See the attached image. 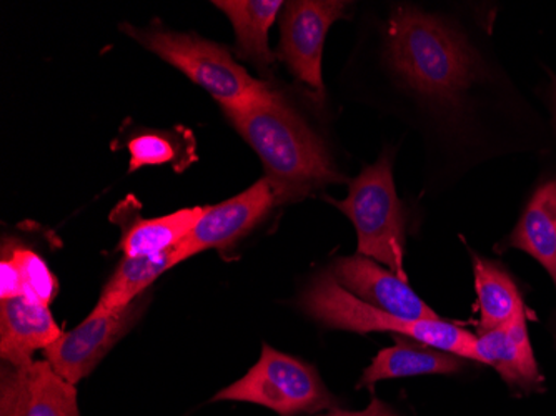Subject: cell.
<instances>
[{"instance_id": "21", "label": "cell", "mask_w": 556, "mask_h": 416, "mask_svg": "<svg viewBox=\"0 0 556 416\" xmlns=\"http://www.w3.org/2000/svg\"><path fill=\"white\" fill-rule=\"evenodd\" d=\"M129 172L139 171L150 165H164L175 157V149L170 140L161 134H142L129 142Z\"/></svg>"}, {"instance_id": "15", "label": "cell", "mask_w": 556, "mask_h": 416, "mask_svg": "<svg viewBox=\"0 0 556 416\" xmlns=\"http://www.w3.org/2000/svg\"><path fill=\"white\" fill-rule=\"evenodd\" d=\"M460 368L462 356L443 352L410 337L395 335V345L378 352L374 362L365 368L358 387H367L371 392L378 381L420 375L455 374Z\"/></svg>"}, {"instance_id": "20", "label": "cell", "mask_w": 556, "mask_h": 416, "mask_svg": "<svg viewBox=\"0 0 556 416\" xmlns=\"http://www.w3.org/2000/svg\"><path fill=\"white\" fill-rule=\"evenodd\" d=\"M4 255L14 262L21 275L22 297L50 305L58 295L59 283L42 256L25 247H12Z\"/></svg>"}, {"instance_id": "4", "label": "cell", "mask_w": 556, "mask_h": 416, "mask_svg": "<svg viewBox=\"0 0 556 416\" xmlns=\"http://www.w3.org/2000/svg\"><path fill=\"white\" fill-rule=\"evenodd\" d=\"M122 30L184 72L195 86L211 93L224 112L239 111L270 90L271 86L252 77L229 49L195 34L170 33L162 27L137 29L134 25H122Z\"/></svg>"}, {"instance_id": "10", "label": "cell", "mask_w": 556, "mask_h": 416, "mask_svg": "<svg viewBox=\"0 0 556 416\" xmlns=\"http://www.w3.org/2000/svg\"><path fill=\"white\" fill-rule=\"evenodd\" d=\"M277 205L274 190L267 178H261L254 186L239 193L233 199L225 200L217 205L205 206L204 215L199 224L184 240V252L187 259L205 250L232 249L239 240L249 236L268 212Z\"/></svg>"}, {"instance_id": "14", "label": "cell", "mask_w": 556, "mask_h": 416, "mask_svg": "<svg viewBox=\"0 0 556 416\" xmlns=\"http://www.w3.org/2000/svg\"><path fill=\"white\" fill-rule=\"evenodd\" d=\"M205 206H190L159 218L134 217L132 205L121 203L112 222L121 224V250L125 256L161 255L187 239L204 215Z\"/></svg>"}, {"instance_id": "1", "label": "cell", "mask_w": 556, "mask_h": 416, "mask_svg": "<svg viewBox=\"0 0 556 416\" xmlns=\"http://www.w3.org/2000/svg\"><path fill=\"white\" fill-rule=\"evenodd\" d=\"M225 117L257 152L277 203L299 202L345 181L324 140L274 87Z\"/></svg>"}, {"instance_id": "11", "label": "cell", "mask_w": 556, "mask_h": 416, "mask_svg": "<svg viewBox=\"0 0 556 416\" xmlns=\"http://www.w3.org/2000/svg\"><path fill=\"white\" fill-rule=\"evenodd\" d=\"M346 292L362 302L405 320H439L407 280L364 255L337 260L332 272Z\"/></svg>"}, {"instance_id": "6", "label": "cell", "mask_w": 556, "mask_h": 416, "mask_svg": "<svg viewBox=\"0 0 556 416\" xmlns=\"http://www.w3.org/2000/svg\"><path fill=\"white\" fill-rule=\"evenodd\" d=\"M212 402H242L265 406L280 416L312 415L336 408L320 375L308 363L264 343L261 358L240 380L224 388Z\"/></svg>"}, {"instance_id": "19", "label": "cell", "mask_w": 556, "mask_h": 416, "mask_svg": "<svg viewBox=\"0 0 556 416\" xmlns=\"http://www.w3.org/2000/svg\"><path fill=\"white\" fill-rule=\"evenodd\" d=\"M182 245L161 255L124 256L100 293L97 306L105 310L121 308L143 295L161 275L186 262Z\"/></svg>"}, {"instance_id": "5", "label": "cell", "mask_w": 556, "mask_h": 416, "mask_svg": "<svg viewBox=\"0 0 556 416\" xmlns=\"http://www.w3.org/2000/svg\"><path fill=\"white\" fill-rule=\"evenodd\" d=\"M352 220L357 230L358 255L386 265L407 280L403 270L407 212L396 196L392 155L382 153L350 184L345 200L327 199Z\"/></svg>"}, {"instance_id": "18", "label": "cell", "mask_w": 556, "mask_h": 416, "mask_svg": "<svg viewBox=\"0 0 556 416\" xmlns=\"http://www.w3.org/2000/svg\"><path fill=\"white\" fill-rule=\"evenodd\" d=\"M473 275L480 310L478 331L503 327L527 314L520 290L505 268L482 256H473Z\"/></svg>"}, {"instance_id": "22", "label": "cell", "mask_w": 556, "mask_h": 416, "mask_svg": "<svg viewBox=\"0 0 556 416\" xmlns=\"http://www.w3.org/2000/svg\"><path fill=\"white\" fill-rule=\"evenodd\" d=\"M22 297L21 275L17 267L8 255H2L0 262V300Z\"/></svg>"}, {"instance_id": "24", "label": "cell", "mask_w": 556, "mask_h": 416, "mask_svg": "<svg viewBox=\"0 0 556 416\" xmlns=\"http://www.w3.org/2000/svg\"><path fill=\"white\" fill-rule=\"evenodd\" d=\"M555 117H556V83H555Z\"/></svg>"}, {"instance_id": "13", "label": "cell", "mask_w": 556, "mask_h": 416, "mask_svg": "<svg viewBox=\"0 0 556 416\" xmlns=\"http://www.w3.org/2000/svg\"><path fill=\"white\" fill-rule=\"evenodd\" d=\"M478 363L490 365L510 387L533 390L543 383L539 363L527 330V314L510 324L489 331H478Z\"/></svg>"}, {"instance_id": "23", "label": "cell", "mask_w": 556, "mask_h": 416, "mask_svg": "<svg viewBox=\"0 0 556 416\" xmlns=\"http://www.w3.org/2000/svg\"><path fill=\"white\" fill-rule=\"evenodd\" d=\"M325 416H400L393 412L387 403L380 402L378 399L371 400L370 405L364 412H332Z\"/></svg>"}, {"instance_id": "2", "label": "cell", "mask_w": 556, "mask_h": 416, "mask_svg": "<svg viewBox=\"0 0 556 416\" xmlns=\"http://www.w3.org/2000/svg\"><path fill=\"white\" fill-rule=\"evenodd\" d=\"M387 59L405 86L446 109L457 108L480 72L460 33L415 8L396 9L390 17Z\"/></svg>"}, {"instance_id": "16", "label": "cell", "mask_w": 556, "mask_h": 416, "mask_svg": "<svg viewBox=\"0 0 556 416\" xmlns=\"http://www.w3.org/2000/svg\"><path fill=\"white\" fill-rule=\"evenodd\" d=\"M215 8L232 22L236 54L261 72L270 71L277 54L268 46V33L282 12V0H215Z\"/></svg>"}, {"instance_id": "7", "label": "cell", "mask_w": 556, "mask_h": 416, "mask_svg": "<svg viewBox=\"0 0 556 416\" xmlns=\"http://www.w3.org/2000/svg\"><path fill=\"white\" fill-rule=\"evenodd\" d=\"M349 4L340 0H293L286 2L280 12V43L278 61L290 74L305 84L324 102L325 87L321 79V54L325 37L333 22L345 17Z\"/></svg>"}, {"instance_id": "3", "label": "cell", "mask_w": 556, "mask_h": 416, "mask_svg": "<svg viewBox=\"0 0 556 416\" xmlns=\"http://www.w3.org/2000/svg\"><path fill=\"white\" fill-rule=\"evenodd\" d=\"M302 308L328 328L370 333L392 331L443 352L478 362L477 337L452 322L405 320L375 308L346 292L330 272L314 278L302 295Z\"/></svg>"}, {"instance_id": "12", "label": "cell", "mask_w": 556, "mask_h": 416, "mask_svg": "<svg viewBox=\"0 0 556 416\" xmlns=\"http://www.w3.org/2000/svg\"><path fill=\"white\" fill-rule=\"evenodd\" d=\"M49 306L27 297L0 300V356L4 363L27 365L37 350L43 352L64 333Z\"/></svg>"}, {"instance_id": "8", "label": "cell", "mask_w": 556, "mask_h": 416, "mask_svg": "<svg viewBox=\"0 0 556 416\" xmlns=\"http://www.w3.org/2000/svg\"><path fill=\"white\" fill-rule=\"evenodd\" d=\"M146 305L147 297L142 295L121 308L96 306L83 324L74 330L64 331L59 340L43 350L46 362L72 385L80 383L121 342L122 337L132 330Z\"/></svg>"}, {"instance_id": "17", "label": "cell", "mask_w": 556, "mask_h": 416, "mask_svg": "<svg viewBox=\"0 0 556 416\" xmlns=\"http://www.w3.org/2000/svg\"><path fill=\"white\" fill-rule=\"evenodd\" d=\"M508 245L533 256L548 272L556 289V180L545 181L535 190Z\"/></svg>"}, {"instance_id": "9", "label": "cell", "mask_w": 556, "mask_h": 416, "mask_svg": "<svg viewBox=\"0 0 556 416\" xmlns=\"http://www.w3.org/2000/svg\"><path fill=\"white\" fill-rule=\"evenodd\" d=\"M75 387L46 360H34L22 367L5 363L0 380V416H83Z\"/></svg>"}]
</instances>
